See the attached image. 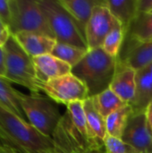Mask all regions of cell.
<instances>
[{"mask_svg": "<svg viewBox=\"0 0 152 153\" xmlns=\"http://www.w3.org/2000/svg\"><path fill=\"white\" fill-rule=\"evenodd\" d=\"M19 100L28 122L39 133L52 138L63 117L56 102L39 93L19 92Z\"/></svg>", "mask_w": 152, "mask_h": 153, "instance_id": "3", "label": "cell"}, {"mask_svg": "<svg viewBox=\"0 0 152 153\" xmlns=\"http://www.w3.org/2000/svg\"><path fill=\"white\" fill-rule=\"evenodd\" d=\"M10 7L12 20L9 29L12 35L29 31L55 39L38 0H10Z\"/></svg>", "mask_w": 152, "mask_h": 153, "instance_id": "6", "label": "cell"}, {"mask_svg": "<svg viewBox=\"0 0 152 153\" xmlns=\"http://www.w3.org/2000/svg\"><path fill=\"white\" fill-rule=\"evenodd\" d=\"M66 112L68 113L73 126L76 129L92 144L98 147H104V143L99 141L91 133L87 123L86 116L83 108V101H76L66 106Z\"/></svg>", "mask_w": 152, "mask_h": 153, "instance_id": "18", "label": "cell"}, {"mask_svg": "<svg viewBox=\"0 0 152 153\" xmlns=\"http://www.w3.org/2000/svg\"><path fill=\"white\" fill-rule=\"evenodd\" d=\"M38 2L57 42L88 49L85 38L58 0H38Z\"/></svg>", "mask_w": 152, "mask_h": 153, "instance_id": "4", "label": "cell"}, {"mask_svg": "<svg viewBox=\"0 0 152 153\" xmlns=\"http://www.w3.org/2000/svg\"><path fill=\"white\" fill-rule=\"evenodd\" d=\"M5 53V80L28 89L31 93H39L35 67L30 57L12 35L4 46Z\"/></svg>", "mask_w": 152, "mask_h": 153, "instance_id": "5", "label": "cell"}, {"mask_svg": "<svg viewBox=\"0 0 152 153\" xmlns=\"http://www.w3.org/2000/svg\"><path fill=\"white\" fill-rule=\"evenodd\" d=\"M106 5L114 18L120 23L125 35L138 14V0H106Z\"/></svg>", "mask_w": 152, "mask_h": 153, "instance_id": "17", "label": "cell"}, {"mask_svg": "<svg viewBox=\"0 0 152 153\" xmlns=\"http://www.w3.org/2000/svg\"><path fill=\"white\" fill-rule=\"evenodd\" d=\"M92 100L97 109L105 119L115 111L125 107L126 105H129L123 101L110 89H108L100 94L92 97Z\"/></svg>", "mask_w": 152, "mask_h": 153, "instance_id": "22", "label": "cell"}, {"mask_svg": "<svg viewBox=\"0 0 152 153\" xmlns=\"http://www.w3.org/2000/svg\"><path fill=\"white\" fill-rule=\"evenodd\" d=\"M4 151H5V153H19V152L13 148V147H10V146H4Z\"/></svg>", "mask_w": 152, "mask_h": 153, "instance_id": "34", "label": "cell"}, {"mask_svg": "<svg viewBox=\"0 0 152 153\" xmlns=\"http://www.w3.org/2000/svg\"><path fill=\"white\" fill-rule=\"evenodd\" d=\"M0 130L18 152H54L51 137L39 133L28 121L13 114L0 104Z\"/></svg>", "mask_w": 152, "mask_h": 153, "instance_id": "2", "label": "cell"}, {"mask_svg": "<svg viewBox=\"0 0 152 153\" xmlns=\"http://www.w3.org/2000/svg\"><path fill=\"white\" fill-rule=\"evenodd\" d=\"M152 102V64L136 72V94L131 104L134 112L145 111Z\"/></svg>", "mask_w": 152, "mask_h": 153, "instance_id": "16", "label": "cell"}, {"mask_svg": "<svg viewBox=\"0 0 152 153\" xmlns=\"http://www.w3.org/2000/svg\"><path fill=\"white\" fill-rule=\"evenodd\" d=\"M104 147L107 153H142L123 140L109 135L104 140Z\"/></svg>", "mask_w": 152, "mask_h": 153, "instance_id": "26", "label": "cell"}, {"mask_svg": "<svg viewBox=\"0 0 152 153\" xmlns=\"http://www.w3.org/2000/svg\"><path fill=\"white\" fill-rule=\"evenodd\" d=\"M152 41V13H138L131 22L116 58L122 61L137 46Z\"/></svg>", "mask_w": 152, "mask_h": 153, "instance_id": "11", "label": "cell"}, {"mask_svg": "<svg viewBox=\"0 0 152 153\" xmlns=\"http://www.w3.org/2000/svg\"><path fill=\"white\" fill-rule=\"evenodd\" d=\"M139 13H151L152 0H138Z\"/></svg>", "mask_w": 152, "mask_h": 153, "instance_id": "28", "label": "cell"}, {"mask_svg": "<svg viewBox=\"0 0 152 153\" xmlns=\"http://www.w3.org/2000/svg\"><path fill=\"white\" fill-rule=\"evenodd\" d=\"M0 20L6 27L10 28L12 20L10 0H0Z\"/></svg>", "mask_w": 152, "mask_h": 153, "instance_id": "27", "label": "cell"}, {"mask_svg": "<svg viewBox=\"0 0 152 153\" xmlns=\"http://www.w3.org/2000/svg\"><path fill=\"white\" fill-rule=\"evenodd\" d=\"M4 146H10V147L13 148V146L12 145L11 142L5 136V134L0 130V147H4Z\"/></svg>", "mask_w": 152, "mask_h": 153, "instance_id": "32", "label": "cell"}, {"mask_svg": "<svg viewBox=\"0 0 152 153\" xmlns=\"http://www.w3.org/2000/svg\"><path fill=\"white\" fill-rule=\"evenodd\" d=\"M50 153H58L57 152H56V151H54V152H50Z\"/></svg>", "mask_w": 152, "mask_h": 153, "instance_id": "37", "label": "cell"}, {"mask_svg": "<svg viewBox=\"0 0 152 153\" xmlns=\"http://www.w3.org/2000/svg\"><path fill=\"white\" fill-rule=\"evenodd\" d=\"M61 5L69 13L82 34L85 38L86 28L97 5L102 4L105 0H58Z\"/></svg>", "mask_w": 152, "mask_h": 153, "instance_id": "15", "label": "cell"}, {"mask_svg": "<svg viewBox=\"0 0 152 153\" xmlns=\"http://www.w3.org/2000/svg\"><path fill=\"white\" fill-rule=\"evenodd\" d=\"M2 27H6V26H5V25L1 22V20H0V28H2ZM7 28H8V27H7Z\"/></svg>", "mask_w": 152, "mask_h": 153, "instance_id": "36", "label": "cell"}, {"mask_svg": "<svg viewBox=\"0 0 152 153\" xmlns=\"http://www.w3.org/2000/svg\"><path fill=\"white\" fill-rule=\"evenodd\" d=\"M116 64V58L98 48L88 50L86 56L72 68V74L85 85L89 98H92L109 89Z\"/></svg>", "mask_w": 152, "mask_h": 153, "instance_id": "1", "label": "cell"}, {"mask_svg": "<svg viewBox=\"0 0 152 153\" xmlns=\"http://www.w3.org/2000/svg\"><path fill=\"white\" fill-rule=\"evenodd\" d=\"M88 53L87 48L75 47L70 44L56 42L51 55L74 67Z\"/></svg>", "mask_w": 152, "mask_h": 153, "instance_id": "24", "label": "cell"}, {"mask_svg": "<svg viewBox=\"0 0 152 153\" xmlns=\"http://www.w3.org/2000/svg\"><path fill=\"white\" fill-rule=\"evenodd\" d=\"M13 36L22 48L32 58L51 54L57 42L54 38L36 32L21 31Z\"/></svg>", "mask_w": 152, "mask_h": 153, "instance_id": "14", "label": "cell"}, {"mask_svg": "<svg viewBox=\"0 0 152 153\" xmlns=\"http://www.w3.org/2000/svg\"><path fill=\"white\" fill-rule=\"evenodd\" d=\"M88 153H107L105 151V148H94L91 149Z\"/></svg>", "mask_w": 152, "mask_h": 153, "instance_id": "33", "label": "cell"}, {"mask_svg": "<svg viewBox=\"0 0 152 153\" xmlns=\"http://www.w3.org/2000/svg\"><path fill=\"white\" fill-rule=\"evenodd\" d=\"M6 76V64H5V53L4 47H0V78L5 79Z\"/></svg>", "mask_w": 152, "mask_h": 153, "instance_id": "29", "label": "cell"}, {"mask_svg": "<svg viewBox=\"0 0 152 153\" xmlns=\"http://www.w3.org/2000/svg\"><path fill=\"white\" fill-rule=\"evenodd\" d=\"M152 13V12H151V13Z\"/></svg>", "mask_w": 152, "mask_h": 153, "instance_id": "39", "label": "cell"}, {"mask_svg": "<svg viewBox=\"0 0 152 153\" xmlns=\"http://www.w3.org/2000/svg\"><path fill=\"white\" fill-rule=\"evenodd\" d=\"M39 88L54 102L65 106L89 98L85 85L72 73L40 83Z\"/></svg>", "mask_w": 152, "mask_h": 153, "instance_id": "7", "label": "cell"}, {"mask_svg": "<svg viewBox=\"0 0 152 153\" xmlns=\"http://www.w3.org/2000/svg\"><path fill=\"white\" fill-rule=\"evenodd\" d=\"M124 39L125 31L122 29L121 25H119L114 28L106 37L101 48L108 55L114 58H117L122 48Z\"/></svg>", "mask_w": 152, "mask_h": 153, "instance_id": "25", "label": "cell"}, {"mask_svg": "<svg viewBox=\"0 0 152 153\" xmlns=\"http://www.w3.org/2000/svg\"><path fill=\"white\" fill-rule=\"evenodd\" d=\"M83 108L86 116L87 123L93 135L101 143L107 137L106 120L97 109L92 98H88L83 101Z\"/></svg>", "mask_w": 152, "mask_h": 153, "instance_id": "19", "label": "cell"}, {"mask_svg": "<svg viewBox=\"0 0 152 153\" xmlns=\"http://www.w3.org/2000/svg\"><path fill=\"white\" fill-rule=\"evenodd\" d=\"M109 89L123 101L131 105L136 94V71L124 62L117 61Z\"/></svg>", "mask_w": 152, "mask_h": 153, "instance_id": "12", "label": "cell"}, {"mask_svg": "<svg viewBox=\"0 0 152 153\" xmlns=\"http://www.w3.org/2000/svg\"><path fill=\"white\" fill-rule=\"evenodd\" d=\"M52 139L58 153H88L91 149L102 148L90 143L76 129L67 112L63 115Z\"/></svg>", "mask_w": 152, "mask_h": 153, "instance_id": "8", "label": "cell"}, {"mask_svg": "<svg viewBox=\"0 0 152 153\" xmlns=\"http://www.w3.org/2000/svg\"><path fill=\"white\" fill-rule=\"evenodd\" d=\"M4 147H0V153H5V151H4Z\"/></svg>", "mask_w": 152, "mask_h": 153, "instance_id": "35", "label": "cell"}, {"mask_svg": "<svg viewBox=\"0 0 152 153\" xmlns=\"http://www.w3.org/2000/svg\"><path fill=\"white\" fill-rule=\"evenodd\" d=\"M132 106L126 105L125 107L115 111L106 117V129L107 134L115 138L121 139L128 118L133 113Z\"/></svg>", "mask_w": 152, "mask_h": 153, "instance_id": "21", "label": "cell"}, {"mask_svg": "<svg viewBox=\"0 0 152 153\" xmlns=\"http://www.w3.org/2000/svg\"><path fill=\"white\" fill-rule=\"evenodd\" d=\"M151 153H152V149H151Z\"/></svg>", "mask_w": 152, "mask_h": 153, "instance_id": "38", "label": "cell"}, {"mask_svg": "<svg viewBox=\"0 0 152 153\" xmlns=\"http://www.w3.org/2000/svg\"><path fill=\"white\" fill-rule=\"evenodd\" d=\"M19 92L12 87L10 82L0 78V104L13 114L28 121L20 103Z\"/></svg>", "mask_w": 152, "mask_h": 153, "instance_id": "20", "label": "cell"}, {"mask_svg": "<svg viewBox=\"0 0 152 153\" xmlns=\"http://www.w3.org/2000/svg\"><path fill=\"white\" fill-rule=\"evenodd\" d=\"M12 36V33L7 27H2L0 28V47H4L10 37Z\"/></svg>", "mask_w": 152, "mask_h": 153, "instance_id": "30", "label": "cell"}, {"mask_svg": "<svg viewBox=\"0 0 152 153\" xmlns=\"http://www.w3.org/2000/svg\"><path fill=\"white\" fill-rule=\"evenodd\" d=\"M145 114H146V117H147L148 126H149V128H150V131H151L152 135V102H151L148 105V107L146 108Z\"/></svg>", "mask_w": 152, "mask_h": 153, "instance_id": "31", "label": "cell"}, {"mask_svg": "<svg viewBox=\"0 0 152 153\" xmlns=\"http://www.w3.org/2000/svg\"><path fill=\"white\" fill-rule=\"evenodd\" d=\"M120 62H124L136 72L152 64V41L137 46Z\"/></svg>", "mask_w": 152, "mask_h": 153, "instance_id": "23", "label": "cell"}, {"mask_svg": "<svg viewBox=\"0 0 152 153\" xmlns=\"http://www.w3.org/2000/svg\"><path fill=\"white\" fill-rule=\"evenodd\" d=\"M38 85L72 73V66L51 54L32 58Z\"/></svg>", "mask_w": 152, "mask_h": 153, "instance_id": "13", "label": "cell"}, {"mask_svg": "<svg viewBox=\"0 0 152 153\" xmlns=\"http://www.w3.org/2000/svg\"><path fill=\"white\" fill-rule=\"evenodd\" d=\"M121 140L142 153H151L152 135L148 126L145 111H133L128 118Z\"/></svg>", "mask_w": 152, "mask_h": 153, "instance_id": "10", "label": "cell"}, {"mask_svg": "<svg viewBox=\"0 0 152 153\" xmlns=\"http://www.w3.org/2000/svg\"><path fill=\"white\" fill-rule=\"evenodd\" d=\"M119 25L120 23L114 18L106 5V0L102 4L97 5L86 28L85 39L88 50L101 48L109 32Z\"/></svg>", "mask_w": 152, "mask_h": 153, "instance_id": "9", "label": "cell"}]
</instances>
